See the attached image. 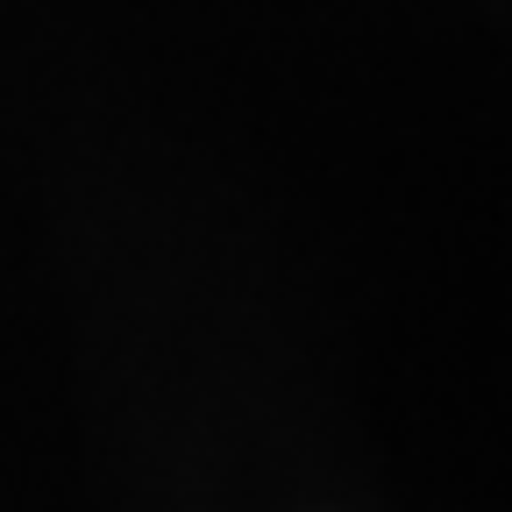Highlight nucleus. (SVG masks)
Masks as SVG:
<instances>
[]
</instances>
